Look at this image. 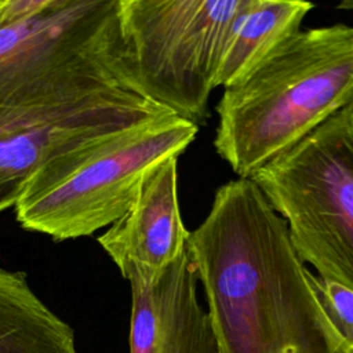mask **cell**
I'll return each mask as SVG.
<instances>
[{"label": "cell", "instance_id": "cell-1", "mask_svg": "<svg viewBox=\"0 0 353 353\" xmlns=\"http://www.w3.org/2000/svg\"><path fill=\"white\" fill-rule=\"evenodd\" d=\"M188 248L219 353H353L314 294L285 221L252 179L216 190Z\"/></svg>", "mask_w": 353, "mask_h": 353}, {"label": "cell", "instance_id": "cell-2", "mask_svg": "<svg viewBox=\"0 0 353 353\" xmlns=\"http://www.w3.org/2000/svg\"><path fill=\"white\" fill-rule=\"evenodd\" d=\"M350 103L353 26L301 29L225 88L214 148L239 178H251Z\"/></svg>", "mask_w": 353, "mask_h": 353}, {"label": "cell", "instance_id": "cell-3", "mask_svg": "<svg viewBox=\"0 0 353 353\" xmlns=\"http://www.w3.org/2000/svg\"><path fill=\"white\" fill-rule=\"evenodd\" d=\"M197 131V124L165 114L54 157L25 179L17 221L57 241L91 236L121 218L146 174L179 157Z\"/></svg>", "mask_w": 353, "mask_h": 353}, {"label": "cell", "instance_id": "cell-4", "mask_svg": "<svg viewBox=\"0 0 353 353\" xmlns=\"http://www.w3.org/2000/svg\"><path fill=\"white\" fill-rule=\"evenodd\" d=\"M255 0H119V59L128 87L201 124L225 51Z\"/></svg>", "mask_w": 353, "mask_h": 353}, {"label": "cell", "instance_id": "cell-5", "mask_svg": "<svg viewBox=\"0 0 353 353\" xmlns=\"http://www.w3.org/2000/svg\"><path fill=\"white\" fill-rule=\"evenodd\" d=\"M117 11L119 0H46L34 14L0 23V109L131 90L119 59Z\"/></svg>", "mask_w": 353, "mask_h": 353}, {"label": "cell", "instance_id": "cell-6", "mask_svg": "<svg viewBox=\"0 0 353 353\" xmlns=\"http://www.w3.org/2000/svg\"><path fill=\"white\" fill-rule=\"evenodd\" d=\"M250 179L285 221L301 261L353 290V103Z\"/></svg>", "mask_w": 353, "mask_h": 353}, {"label": "cell", "instance_id": "cell-7", "mask_svg": "<svg viewBox=\"0 0 353 353\" xmlns=\"http://www.w3.org/2000/svg\"><path fill=\"white\" fill-rule=\"evenodd\" d=\"M165 114L172 113L124 87L52 105L0 109V176L25 181L54 157Z\"/></svg>", "mask_w": 353, "mask_h": 353}, {"label": "cell", "instance_id": "cell-8", "mask_svg": "<svg viewBox=\"0 0 353 353\" xmlns=\"http://www.w3.org/2000/svg\"><path fill=\"white\" fill-rule=\"evenodd\" d=\"M123 277L131 287L130 353H219L188 247L160 272L130 268Z\"/></svg>", "mask_w": 353, "mask_h": 353}, {"label": "cell", "instance_id": "cell-9", "mask_svg": "<svg viewBox=\"0 0 353 353\" xmlns=\"http://www.w3.org/2000/svg\"><path fill=\"white\" fill-rule=\"evenodd\" d=\"M178 157H167L145 176L128 211L98 237L99 245L119 268L160 272L188 247L178 203Z\"/></svg>", "mask_w": 353, "mask_h": 353}, {"label": "cell", "instance_id": "cell-10", "mask_svg": "<svg viewBox=\"0 0 353 353\" xmlns=\"http://www.w3.org/2000/svg\"><path fill=\"white\" fill-rule=\"evenodd\" d=\"M0 353H77L74 332L32 290L26 273L0 268Z\"/></svg>", "mask_w": 353, "mask_h": 353}, {"label": "cell", "instance_id": "cell-11", "mask_svg": "<svg viewBox=\"0 0 353 353\" xmlns=\"http://www.w3.org/2000/svg\"><path fill=\"white\" fill-rule=\"evenodd\" d=\"M313 3L296 0H255L240 22L222 58L216 87L241 81L266 55L301 30Z\"/></svg>", "mask_w": 353, "mask_h": 353}, {"label": "cell", "instance_id": "cell-12", "mask_svg": "<svg viewBox=\"0 0 353 353\" xmlns=\"http://www.w3.org/2000/svg\"><path fill=\"white\" fill-rule=\"evenodd\" d=\"M23 179L0 176V212L14 207L23 185Z\"/></svg>", "mask_w": 353, "mask_h": 353}, {"label": "cell", "instance_id": "cell-13", "mask_svg": "<svg viewBox=\"0 0 353 353\" xmlns=\"http://www.w3.org/2000/svg\"><path fill=\"white\" fill-rule=\"evenodd\" d=\"M338 7H339V8H350V10H353V1H343V3L339 4Z\"/></svg>", "mask_w": 353, "mask_h": 353}, {"label": "cell", "instance_id": "cell-14", "mask_svg": "<svg viewBox=\"0 0 353 353\" xmlns=\"http://www.w3.org/2000/svg\"><path fill=\"white\" fill-rule=\"evenodd\" d=\"M1 3H3V0H0V6H1Z\"/></svg>", "mask_w": 353, "mask_h": 353}]
</instances>
